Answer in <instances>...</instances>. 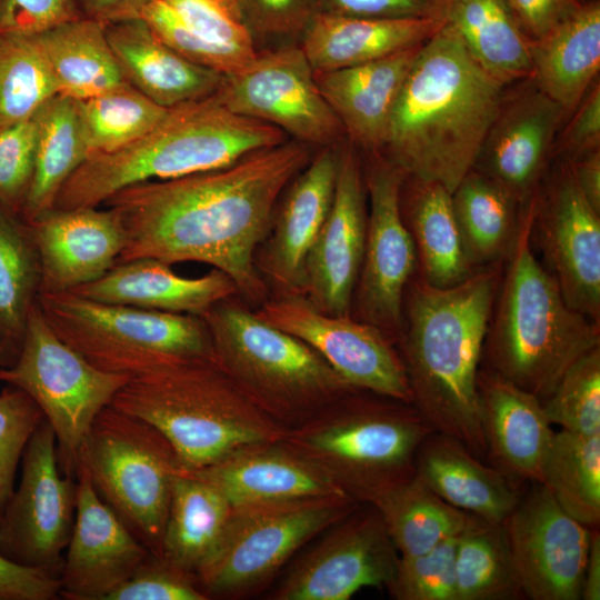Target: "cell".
I'll list each match as a JSON object with an SVG mask.
<instances>
[{
	"label": "cell",
	"instance_id": "cell-1",
	"mask_svg": "<svg viewBox=\"0 0 600 600\" xmlns=\"http://www.w3.org/2000/svg\"><path fill=\"white\" fill-rule=\"evenodd\" d=\"M312 158L297 140L252 152L223 168L124 188L103 204L126 232L117 262L152 258L200 262L226 273L238 297L261 306L269 288L256 266L278 202Z\"/></svg>",
	"mask_w": 600,
	"mask_h": 600
},
{
	"label": "cell",
	"instance_id": "cell-2",
	"mask_svg": "<svg viewBox=\"0 0 600 600\" xmlns=\"http://www.w3.org/2000/svg\"><path fill=\"white\" fill-rule=\"evenodd\" d=\"M501 279L497 266L478 268L464 281L437 288L416 272L403 297L396 347L411 391V404L433 430L487 458L478 374Z\"/></svg>",
	"mask_w": 600,
	"mask_h": 600
},
{
	"label": "cell",
	"instance_id": "cell-3",
	"mask_svg": "<svg viewBox=\"0 0 600 600\" xmlns=\"http://www.w3.org/2000/svg\"><path fill=\"white\" fill-rule=\"evenodd\" d=\"M507 87L444 22L422 44L379 153L404 176L437 181L452 193L473 168Z\"/></svg>",
	"mask_w": 600,
	"mask_h": 600
},
{
	"label": "cell",
	"instance_id": "cell-4",
	"mask_svg": "<svg viewBox=\"0 0 600 600\" xmlns=\"http://www.w3.org/2000/svg\"><path fill=\"white\" fill-rule=\"evenodd\" d=\"M534 197L521 210L481 363L542 400L574 361L600 346V323L567 303L553 277L534 257Z\"/></svg>",
	"mask_w": 600,
	"mask_h": 600
},
{
	"label": "cell",
	"instance_id": "cell-5",
	"mask_svg": "<svg viewBox=\"0 0 600 600\" xmlns=\"http://www.w3.org/2000/svg\"><path fill=\"white\" fill-rule=\"evenodd\" d=\"M286 137L272 124L233 112L214 93L171 108L132 143L90 156L66 181L53 209L99 207L130 186L223 168Z\"/></svg>",
	"mask_w": 600,
	"mask_h": 600
},
{
	"label": "cell",
	"instance_id": "cell-6",
	"mask_svg": "<svg viewBox=\"0 0 600 600\" xmlns=\"http://www.w3.org/2000/svg\"><path fill=\"white\" fill-rule=\"evenodd\" d=\"M111 406L157 428L184 470L206 468L252 443L281 440L287 431L216 359L177 361L131 378Z\"/></svg>",
	"mask_w": 600,
	"mask_h": 600
},
{
	"label": "cell",
	"instance_id": "cell-7",
	"mask_svg": "<svg viewBox=\"0 0 600 600\" xmlns=\"http://www.w3.org/2000/svg\"><path fill=\"white\" fill-rule=\"evenodd\" d=\"M432 431L411 403L353 390L282 440L351 499L370 504L414 474L417 450Z\"/></svg>",
	"mask_w": 600,
	"mask_h": 600
},
{
	"label": "cell",
	"instance_id": "cell-8",
	"mask_svg": "<svg viewBox=\"0 0 600 600\" xmlns=\"http://www.w3.org/2000/svg\"><path fill=\"white\" fill-rule=\"evenodd\" d=\"M237 297L217 302L200 317L218 364L277 423L297 427L358 390L309 344L268 323Z\"/></svg>",
	"mask_w": 600,
	"mask_h": 600
},
{
	"label": "cell",
	"instance_id": "cell-9",
	"mask_svg": "<svg viewBox=\"0 0 600 600\" xmlns=\"http://www.w3.org/2000/svg\"><path fill=\"white\" fill-rule=\"evenodd\" d=\"M37 302L53 331L107 372L134 378L177 361L216 359L199 316L103 303L72 291L42 292Z\"/></svg>",
	"mask_w": 600,
	"mask_h": 600
},
{
	"label": "cell",
	"instance_id": "cell-10",
	"mask_svg": "<svg viewBox=\"0 0 600 600\" xmlns=\"http://www.w3.org/2000/svg\"><path fill=\"white\" fill-rule=\"evenodd\" d=\"M78 466L99 497L160 557L172 484L183 469L167 438L149 422L110 404L94 418Z\"/></svg>",
	"mask_w": 600,
	"mask_h": 600
},
{
	"label": "cell",
	"instance_id": "cell-11",
	"mask_svg": "<svg viewBox=\"0 0 600 600\" xmlns=\"http://www.w3.org/2000/svg\"><path fill=\"white\" fill-rule=\"evenodd\" d=\"M130 379L94 367L67 344L49 326L38 302L31 309L18 357L0 368V381L22 390L40 408L56 434L60 469L73 477L94 418Z\"/></svg>",
	"mask_w": 600,
	"mask_h": 600
},
{
	"label": "cell",
	"instance_id": "cell-12",
	"mask_svg": "<svg viewBox=\"0 0 600 600\" xmlns=\"http://www.w3.org/2000/svg\"><path fill=\"white\" fill-rule=\"evenodd\" d=\"M359 504L349 497L233 507L222 541L197 576L207 599H240L263 589L301 547Z\"/></svg>",
	"mask_w": 600,
	"mask_h": 600
},
{
	"label": "cell",
	"instance_id": "cell-13",
	"mask_svg": "<svg viewBox=\"0 0 600 600\" xmlns=\"http://www.w3.org/2000/svg\"><path fill=\"white\" fill-rule=\"evenodd\" d=\"M21 462L20 482L0 517V554L59 576L74 523L77 480L61 472L56 434L46 419Z\"/></svg>",
	"mask_w": 600,
	"mask_h": 600
},
{
	"label": "cell",
	"instance_id": "cell-14",
	"mask_svg": "<svg viewBox=\"0 0 600 600\" xmlns=\"http://www.w3.org/2000/svg\"><path fill=\"white\" fill-rule=\"evenodd\" d=\"M368 154L363 170L370 202L367 237L351 316L379 328L396 343L404 292L417 272V252L400 209L404 173L380 153Z\"/></svg>",
	"mask_w": 600,
	"mask_h": 600
},
{
	"label": "cell",
	"instance_id": "cell-15",
	"mask_svg": "<svg viewBox=\"0 0 600 600\" xmlns=\"http://www.w3.org/2000/svg\"><path fill=\"white\" fill-rule=\"evenodd\" d=\"M256 312L309 344L353 389L411 403L396 343L379 328L351 314L326 313L301 293H276Z\"/></svg>",
	"mask_w": 600,
	"mask_h": 600
},
{
	"label": "cell",
	"instance_id": "cell-16",
	"mask_svg": "<svg viewBox=\"0 0 600 600\" xmlns=\"http://www.w3.org/2000/svg\"><path fill=\"white\" fill-rule=\"evenodd\" d=\"M236 113L272 124L308 146H339L343 129L299 44L257 52L216 93Z\"/></svg>",
	"mask_w": 600,
	"mask_h": 600
},
{
	"label": "cell",
	"instance_id": "cell-17",
	"mask_svg": "<svg viewBox=\"0 0 600 600\" xmlns=\"http://www.w3.org/2000/svg\"><path fill=\"white\" fill-rule=\"evenodd\" d=\"M289 569L272 600H348L368 587H387L399 559L378 510L359 504Z\"/></svg>",
	"mask_w": 600,
	"mask_h": 600
},
{
	"label": "cell",
	"instance_id": "cell-18",
	"mask_svg": "<svg viewBox=\"0 0 600 600\" xmlns=\"http://www.w3.org/2000/svg\"><path fill=\"white\" fill-rule=\"evenodd\" d=\"M532 233L567 303L600 323V213L566 162L556 161L534 197Z\"/></svg>",
	"mask_w": 600,
	"mask_h": 600
},
{
	"label": "cell",
	"instance_id": "cell-19",
	"mask_svg": "<svg viewBox=\"0 0 600 600\" xmlns=\"http://www.w3.org/2000/svg\"><path fill=\"white\" fill-rule=\"evenodd\" d=\"M502 524L526 598L581 599L590 528L568 514L538 482Z\"/></svg>",
	"mask_w": 600,
	"mask_h": 600
},
{
	"label": "cell",
	"instance_id": "cell-20",
	"mask_svg": "<svg viewBox=\"0 0 600 600\" xmlns=\"http://www.w3.org/2000/svg\"><path fill=\"white\" fill-rule=\"evenodd\" d=\"M511 84L472 169L500 183L524 207L551 168L554 141L568 114L530 78Z\"/></svg>",
	"mask_w": 600,
	"mask_h": 600
},
{
	"label": "cell",
	"instance_id": "cell-21",
	"mask_svg": "<svg viewBox=\"0 0 600 600\" xmlns=\"http://www.w3.org/2000/svg\"><path fill=\"white\" fill-rule=\"evenodd\" d=\"M367 198L363 168L349 143L340 149L332 204L304 263L301 294L326 313L351 314L367 237Z\"/></svg>",
	"mask_w": 600,
	"mask_h": 600
},
{
	"label": "cell",
	"instance_id": "cell-22",
	"mask_svg": "<svg viewBox=\"0 0 600 600\" xmlns=\"http://www.w3.org/2000/svg\"><path fill=\"white\" fill-rule=\"evenodd\" d=\"M76 480V516L59 571L60 596L106 600L151 552L99 497L80 466Z\"/></svg>",
	"mask_w": 600,
	"mask_h": 600
},
{
	"label": "cell",
	"instance_id": "cell-23",
	"mask_svg": "<svg viewBox=\"0 0 600 600\" xmlns=\"http://www.w3.org/2000/svg\"><path fill=\"white\" fill-rule=\"evenodd\" d=\"M339 146L322 147L281 196L256 266L277 293H301L307 256L330 211L340 160Z\"/></svg>",
	"mask_w": 600,
	"mask_h": 600
},
{
	"label": "cell",
	"instance_id": "cell-24",
	"mask_svg": "<svg viewBox=\"0 0 600 600\" xmlns=\"http://www.w3.org/2000/svg\"><path fill=\"white\" fill-rule=\"evenodd\" d=\"M28 224L40 264L39 293L73 291L101 278L127 242L120 220L108 208L52 209Z\"/></svg>",
	"mask_w": 600,
	"mask_h": 600
},
{
	"label": "cell",
	"instance_id": "cell-25",
	"mask_svg": "<svg viewBox=\"0 0 600 600\" xmlns=\"http://www.w3.org/2000/svg\"><path fill=\"white\" fill-rule=\"evenodd\" d=\"M188 471L213 484L232 507L349 497L282 439L242 447L211 466Z\"/></svg>",
	"mask_w": 600,
	"mask_h": 600
},
{
	"label": "cell",
	"instance_id": "cell-26",
	"mask_svg": "<svg viewBox=\"0 0 600 600\" xmlns=\"http://www.w3.org/2000/svg\"><path fill=\"white\" fill-rule=\"evenodd\" d=\"M422 44L352 67L314 71L350 144L367 153L381 151L393 107Z\"/></svg>",
	"mask_w": 600,
	"mask_h": 600
},
{
	"label": "cell",
	"instance_id": "cell-27",
	"mask_svg": "<svg viewBox=\"0 0 600 600\" xmlns=\"http://www.w3.org/2000/svg\"><path fill=\"white\" fill-rule=\"evenodd\" d=\"M477 387L487 458L514 480L539 482L554 433L541 399L484 368Z\"/></svg>",
	"mask_w": 600,
	"mask_h": 600
},
{
	"label": "cell",
	"instance_id": "cell-28",
	"mask_svg": "<svg viewBox=\"0 0 600 600\" xmlns=\"http://www.w3.org/2000/svg\"><path fill=\"white\" fill-rule=\"evenodd\" d=\"M72 292L103 303L199 317L217 302L238 296L233 281L220 270L187 278L152 258L117 262L101 278Z\"/></svg>",
	"mask_w": 600,
	"mask_h": 600
},
{
	"label": "cell",
	"instance_id": "cell-29",
	"mask_svg": "<svg viewBox=\"0 0 600 600\" xmlns=\"http://www.w3.org/2000/svg\"><path fill=\"white\" fill-rule=\"evenodd\" d=\"M104 29L126 80L164 108L213 96L223 83L224 74L179 54L141 18L113 21Z\"/></svg>",
	"mask_w": 600,
	"mask_h": 600
},
{
	"label": "cell",
	"instance_id": "cell-30",
	"mask_svg": "<svg viewBox=\"0 0 600 600\" xmlns=\"http://www.w3.org/2000/svg\"><path fill=\"white\" fill-rule=\"evenodd\" d=\"M414 476L450 506L496 523H503L521 498L513 478L437 431L420 443Z\"/></svg>",
	"mask_w": 600,
	"mask_h": 600
},
{
	"label": "cell",
	"instance_id": "cell-31",
	"mask_svg": "<svg viewBox=\"0 0 600 600\" xmlns=\"http://www.w3.org/2000/svg\"><path fill=\"white\" fill-rule=\"evenodd\" d=\"M444 22L431 19L367 18L318 12L300 47L313 71L373 61L424 43Z\"/></svg>",
	"mask_w": 600,
	"mask_h": 600
},
{
	"label": "cell",
	"instance_id": "cell-32",
	"mask_svg": "<svg viewBox=\"0 0 600 600\" xmlns=\"http://www.w3.org/2000/svg\"><path fill=\"white\" fill-rule=\"evenodd\" d=\"M400 209L417 252V273L428 284L449 288L474 268L467 254L451 192L437 181L404 176Z\"/></svg>",
	"mask_w": 600,
	"mask_h": 600
},
{
	"label": "cell",
	"instance_id": "cell-33",
	"mask_svg": "<svg viewBox=\"0 0 600 600\" xmlns=\"http://www.w3.org/2000/svg\"><path fill=\"white\" fill-rule=\"evenodd\" d=\"M530 79L569 116L599 79L600 1L589 0L531 43Z\"/></svg>",
	"mask_w": 600,
	"mask_h": 600
},
{
	"label": "cell",
	"instance_id": "cell-34",
	"mask_svg": "<svg viewBox=\"0 0 600 600\" xmlns=\"http://www.w3.org/2000/svg\"><path fill=\"white\" fill-rule=\"evenodd\" d=\"M232 510L213 484L182 469L172 484L160 558L197 579L217 552Z\"/></svg>",
	"mask_w": 600,
	"mask_h": 600
},
{
	"label": "cell",
	"instance_id": "cell-35",
	"mask_svg": "<svg viewBox=\"0 0 600 600\" xmlns=\"http://www.w3.org/2000/svg\"><path fill=\"white\" fill-rule=\"evenodd\" d=\"M446 22L472 58L501 83L531 77L532 40L508 0H448Z\"/></svg>",
	"mask_w": 600,
	"mask_h": 600
},
{
	"label": "cell",
	"instance_id": "cell-36",
	"mask_svg": "<svg viewBox=\"0 0 600 600\" xmlns=\"http://www.w3.org/2000/svg\"><path fill=\"white\" fill-rule=\"evenodd\" d=\"M36 37L58 94L82 101L129 83L108 42L103 23L82 17Z\"/></svg>",
	"mask_w": 600,
	"mask_h": 600
},
{
	"label": "cell",
	"instance_id": "cell-37",
	"mask_svg": "<svg viewBox=\"0 0 600 600\" xmlns=\"http://www.w3.org/2000/svg\"><path fill=\"white\" fill-rule=\"evenodd\" d=\"M34 119V170L20 211L26 222L53 209L66 181L89 157L78 100L57 94L37 111Z\"/></svg>",
	"mask_w": 600,
	"mask_h": 600
},
{
	"label": "cell",
	"instance_id": "cell-38",
	"mask_svg": "<svg viewBox=\"0 0 600 600\" xmlns=\"http://www.w3.org/2000/svg\"><path fill=\"white\" fill-rule=\"evenodd\" d=\"M462 241L474 268L507 257L516 241L521 207L490 177L471 169L451 193Z\"/></svg>",
	"mask_w": 600,
	"mask_h": 600
},
{
	"label": "cell",
	"instance_id": "cell-39",
	"mask_svg": "<svg viewBox=\"0 0 600 600\" xmlns=\"http://www.w3.org/2000/svg\"><path fill=\"white\" fill-rule=\"evenodd\" d=\"M380 513L399 556L427 552L464 528L468 513L450 506L414 474L379 496Z\"/></svg>",
	"mask_w": 600,
	"mask_h": 600
},
{
	"label": "cell",
	"instance_id": "cell-40",
	"mask_svg": "<svg viewBox=\"0 0 600 600\" xmlns=\"http://www.w3.org/2000/svg\"><path fill=\"white\" fill-rule=\"evenodd\" d=\"M454 574L456 600L526 598L502 523L468 514L457 539Z\"/></svg>",
	"mask_w": 600,
	"mask_h": 600
},
{
	"label": "cell",
	"instance_id": "cell-41",
	"mask_svg": "<svg viewBox=\"0 0 600 600\" xmlns=\"http://www.w3.org/2000/svg\"><path fill=\"white\" fill-rule=\"evenodd\" d=\"M40 290V264L30 228L0 203V343L13 361Z\"/></svg>",
	"mask_w": 600,
	"mask_h": 600
},
{
	"label": "cell",
	"instance_id": "cell-42",
	"mask_svg": "<svg viewBox=\"0 0 600 600\" xmlns=\"http://www.w3.org/2000/svg\"><path fill=\"white\" fill-rule=\"evenodd\" d=\"M538 483L568 514L596 529L600 522V433L554 432Z\"/></svg>",
	"mask_w": 600,
	"mask_h": 600
},
{
	"label": "cell",
	"instance_id": "cell-43",
	"mask_svg": "<svg viewBox=\"0 0 600 600\" xmlns=\"http://www.w3.org/2000/svg\"><path fill=\"white\" fill-rule=\"evenodd\" d=\"M79 104L89 157L113 152L142 138L170 110L130 83L79 101Z\"/></svg>",
	"mask_w": 600,
	"mask_h": 600
},
{
	"label": "cell",
	"instance_id": "cell-44",
	"mask_svg": "<svg viewBox=\"0 0 600 600\" xmlns=\"http://www.w3.org/2000/svg\"><path fill=\"white\" fill-rule=\"evenodd\" d=\"M57 94L36 34L0 32V128L32 118Z\"/></svg>",
	"mask_w": 600,
	"mask_h": 600
},
{
	"label": "cell",
	"instance_id": "cell-45",
	"mask_svg": "<svg viewBox=\"0 0 600 600\" xmlns=\"http://www.w3.org/2000/svg\"><path fill=\"white\" fill-rule=\"evenodd\" d=\"M541 401L551 424L586 436L600 433V346L574 361Z\"/></svg>",
	"mask_w": 600,
	"mask_h": 600
},
{
	"label": "cell",
	"instance_id": "cell-46",
	"mask_svg": "<svg viewBox=\"0 0 600 600\" xmlns=\"http://www.w3.org/2000/svg\"><path fill=\"white\" fill-rule=\"evenodd\" d=\"M458 534L417 556H399L387 584L397 600H456L454 559Z\"/></svg>",
	"mask_w": 600,
	"mask_h": 600
},
{
	"label": "cell",
	"instance_id": "cell-47",
	"mask_svg": "<svg viewBox=\"0 0 600 600\" xmlns=\"http://www.w3.org/2000/svg\"><path fill=\"white\" fill-rule=\"evenodd\" d=\"M141 18L167 46L189 61L224 76L248 66L254 57L217 46L194 33L162 0H150L140 10Z\"/></svg>",
	"mask_w": 600,
	"mask_h": 600
},
{
	"label": "cell",
	"instance_id": "cell-48",
	"mask_svg": "<svg viewBox=\"0 0 600 600\" xmlns=\"http://www.w3.org/2000/svg\"><path fill=\"white\" fill-rule=\"evenodd\" d=\"M44 419L22 390L8 386L0 392V517L13 490L17 468L26 446Z\"/></svg>",
	"mask_w": 600,
	"mask_h": 600
},
{
	"label": "cell",
	"instance_id": "cell-49",
	"mask_svg": "<svg viewBox=\"0 0 600 600\" xmlns=\"http://www.w3.org/2000/svg\"><path fill=\"white\" fill-rule=\"evenodd\" d=\"M198 36L248 57L256 43L244 24L238 0H162Z\"/></svg>",
	"mask_w": 600,
	"mask_h": 600
},
{
	"label": "cell",
	"instance_id": "cell-50",
	"mask_svg": "<svg viewBox=\"0 0 600 600\" xmlns=\"http://www.w3.org/2000/svg\"><path fill=\"white\" fill-rule=\"evenodd\" d=\"M36 144L34 116L0 128V203L19 214L33 176Z\"/></svg>",
	"mask_w": 600,
	"mask_h": 600
},
{
	"label": "cell",
	"instance_id": "cell-51",
	"mask_svg": "<svg viewBox=\"0 0 600 600\" xmlns=\"http://www.w3.org/2000/svg\"><path fill=\"white\" fill-rule=\"evenodd\" d=\"M106 600H208L196 577L150 553Z\"/></svg>",
	"mask_w": 600,
	"mask_h": 600
},
{
	"label": "cell",
	"instance_id": "cell-52",
	"mask_svg": "<svg viewBox=\"0 0 600 600\" xmlns=\"http://www.w3.org/2000/svg\"><path fill=\"white\" fill-rule=\"evenodd\" d=\"M246 27L256 39L300 38L318 13V0H238Z\"/></svg>",
	"mask_w": 600,
	"mask_h": 600
},
{
	"label": "cell",
	"instance_id": "cell-53",
	"mask_svg": "<svg viewBox=\"0 0 600 600\" xmlns=\"http://www.w3.org/2000/svg\"><path fill=\"white\" fill-rule=\"evenodd\" d=\"M600 150V83L591 86L561 126L553 147V160L573 162Z\"/></svg>",
	"mask_w": 600,
	"mask_h": 600
},
{
	"label": "cell",
	"instance_id": "cell-54",
	"mask_svg": "<svg viewBox=\"0 0 600 600\" xmlns=\"http://www.w3.org/2000/svg\"><path fill=\"white\" fill-rule=\"evenodd\" d=\"M80 18L76 0H2L0 32L38 34Z\"/></svg>",
	"mask_w": 600,
	"mask_h": 600
},
{
	"label": "cell",
	"instance_id": "cell-55",
	"mask_svg": "<svg viewBox=\"0 0 600 600\" xmlns=\"http://www.w3.org/2000/svg\"><path fill=\"white\" fill-rule=\"evenodd\" d=\"M448 0H318V12L446 22Z\"/></svg>",
	"mask_w": 600,
	"mask_h": 600
},
{
	"label": "cell",
	"instance_id": "cell-56",
	"mask_svg": "<svg viewBox=\"0 0 600 600\" xmlns=\"http://www.w3.org/2000/svg\"><path fill=\"white\" fill-rule=\"evenodd\" d=\"M59 597L58 574L19 566L0 554V600H53Z\"/></svg>",
	"mask_w": 600,
	"mask_h": 600
},
{
	"label": "cell",
	"instance_id": "cell-57",
	"mask_svg": "<svg viewBox=\"0 0 600 600\" xmlns=\"http://www.w3.org/2000/svg\"><path fill=\"white\" fill-rule=\"evenodd\" d=\"M531 40L547 34L583 3L581 0H508Z\"/></svg>",
	"mask_w": 600,
	"mask_h": 600
},
{
	"label": "cell",
	"instance_id": "cell-58",
	"mask_svg": "<svg viewBox=\"0 0 600 600\" xmlns=\"http://www.w3.org/2000/svg\"><path fill=\"white\" fill-rule=\"evenodd\" d=\"M84 18L103 24L137 18L142 7L150 0H76Z\"/></svg>",
	"mask_w": 600,
	"mask_h": 600
},
{
	"label": "cell",
	"instance_id": "cell-59",
	"mask_svg": "<svg viewBox=\"0 0 600 600\" xmlns=\"http://www.w3.org/2000/svg\"><path fill=\"white\" fill-rule=\"evenodd\" d=\"M568 164L582 196L600 213V150Z\"/></svg>",
	"mask_w": 600,
	"mask_h": 600
},
{
	"label": "cell",
	"instance_id": "cell-60",
	"mask_svg": "<svg viewBox=\"0 0 600 600\" xmlns=\"http://www.w3.org/2000/svg\"><path fill=\"white\" fill-rule=\"evenodd\" d=\"M581 599H600V534L591 529L587 562L583 572Z\"/></svg>",
	"mask_w": 600,
	"mask_h": 600
},
{
	"label": "cell",
	"instance_id": "cell-61",
	"mask_svg": "<svg viewBox=\"0 0 600 600\" xmlns=\"http://www.w3.org/2000/svg\"><path fill=\"white\" fill-rule=\"evenodd\" d=\"M13 362L12 356L9 353L7 348L0 343V368L7 367Z\"/></svg>",
	"mask_w": 600,
	"mask_h": 600
},
{
	"label": "cell",
	"instance_id": "cell-62",
	"mask_svg": "<svg viewBox=\"0 0 600 600\" xmlns=\"http://www.w3.org/2000/svg\"><path fill=\"white\" fill-rule=\"evenodd\" d=\"M581 1H582V2H587V1H589V0H581Z\"/></svg>",
	"mask_w": 600,
	"mask_h": 600
},
{
	"label": "cell",
	"instance_id": "cell-63",
	"mask_svg": "<svg viewBox=\"0 0 600 600\" xmlns=\"http://www.w3.org/2000/svg\"><path fill=\"white\" fill-rule=\"evenodd\" d=\"M1 1H2V0H0V6H1Z\"/></svg>",
	"mask_w": 600,
	"mask_h": 600
}]
</instances>
